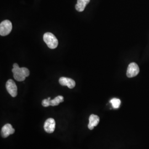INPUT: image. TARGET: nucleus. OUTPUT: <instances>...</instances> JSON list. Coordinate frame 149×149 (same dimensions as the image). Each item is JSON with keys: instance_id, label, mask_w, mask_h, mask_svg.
Segmentation results:
<instances>
[{"instance_id": "1", "label": "nucleus", "mask_w": 149, "mask_h": 149, "mask_svg": "<svg viewBox=\"0 0 149 149\" xmlns=\"http://www.w3.org/2000/svg\"><path fill=\"white\" fill-rule=\"evenodd\" d=\"M12 71L13 77L17 81H23L29 75V70L26 68H19L17 64H13Z\"/></svg>"}, {"instance_id": "2", "label": "nucleus", "mask_w": 149, "mask_h": 149, "mask_svg": "<svg viewBox=\"0 0 149 149\" xmlns=\"http://www.w3.org/2000/svg\"><path fill=\"white\" fill-rule=\"evenodd\" d=\"M43 40L48 47L52 49L57 48L58 45V40L52 33H45L43 36Z\"/></svg>"}, {"instance_id": "3", "label": "nucleus", "mask_w": 149, "mask_h": 149, "mask_svg": "<svg viewBox=\"0 0 149 149\" xmlns=\"http://www.w3.org/2000/svg\"><path fill=\"white\" fill-rule=\"evenodd\" d=\"M12 29V24L9 20H5L0 24V35L6 36L8 35Z\"/></svg>"}, {"instance_id": "4", "label": "nucleus", "mask_w": 149, "mask_h": 149, "mask_svg": "<svg viewBox=\"0 0 149 149\" xmlns=\"http://www.w3.org/2000/svg\"><path fill=\"white\" fill-rule=\"evenodd\" d=\"M6 87L8 92L13 97H15L17 95V87L13 80H8L6 84Z\"/></svg>"}, {"instance_id": "5", "label": "nucleus", "mask_w": 149, "mask_h": 149, "mask_svg": "<svg viewBox=\"0 0 149 149\" xmlns=\"http://www.w3.org/2000/svg\"><path fill=\"white\" fill-rule=\"evenodd\" d=\"M140 69L138 65L135 63H132L129 65L127 71V76L128 77L131 78L137 76L139 73Z\"/></svg>"}, {"instance_id": "6", "label": "nucleus", "mask_w": 149, "mask_h": 149, "mask_svg": "<svg viewBox=\"0 0 149 149\" xmlns=\"http://www.w3.org/2000/svg\"><path fill=\"white\" fill-rule=\"evenodd\" d=\"M56 126L55 121L53 118H48L45 121L44 125V129L45 131L48 133H53Z\"/></svg>"}, {"instance_id": "7", "label": "nucleus", "mask_w": 149, "mask_h": 149, "mask_svg": "<svg viewBox=\"0 0 149 149\" xmlns=\"http://www.w3.org/2000/svg\"><path fill=\"white\" fill-rule=\"evenodd\" d=\"M15 130L13 128L10 124H6L1 129V136L2 138H7L10 135L15 133Z\"/></svg>"}, {"instance_id": "8", "label": "nucleus", "mask_w": 149, "mask_h": 149, "mask_svg": "<svg viewBox=\"0 0 149 149\" xmlns=\"http://www.w3.org/2000/svg\"><path fill=\"white\" fill-rule=\"evenodd\" d=\"M59 84L63 86H66L70 89L74 88V86L76 85V83L74 80L68 77H61L59 79Z\"/></svg>"}, {"instance_id": "9", "label": "nucleus", "mask_w": 149, "mask_h": 149, "mask_svg": "<svg viewBox=\"0 0 149 149\" xmlns=\"http://www.w3.org/2000/svg\"><path fill=\"white\" fill-rule=\"evenodd\" d=\"M100 122V118L95 114H91L89 118V124L88 128L90 130H93Z\"/></svg>"}, {"instance_id": "10", "label": "nucleus", "mask_w": 149, "mask_h": 149, "mask_svg": "<svg viewBox=\"0 0 149 149\" xmlns=\"http://www.w3.org/2000/svg\"><path fill=\"white\" fill-rule=\"evenodd\" d=\"M90 2V0H77L75 6L76 10L79 12H83L86 5Z\"/></svg>"}, {"instance_id": "11", "label": "nucleus", "mask_w": 149, "mask_h": 149, "mask_svg": "<svg viewBox=\"0 0 149 149\" xmlns=\"http://www.w3.org/2000/svg\"><path fill=\"white\" fill-rule=\"evenodd\" d=\"M64 97L62 96H57L53 100H50V105L51 106H56L63 102H64Z\"/></svg>"}, {"instance_id": "12", "label": "nucleus", "mask_w": 149, "mask_h": 149, "mask_svg": "<svg viewBox=\"0 0 149 149\" xmlns=\"http://www.w3.org/2000/svg\"><path fill=\"white\" fill-rule=\"evenodd\" d=\"M110 102L112 103V107L114 109H118L120 107L121 104L120 100L118 98H116L112 99Z\"/></svg>"}, {"instance_id": "13", "label": "nucleus", "mask_w": 149, "mask_h": 149, "mask_svg": "<svg viewBox=\"0 0 149 149\" xmlns=\"http://www.w3.org/2000/svg\"><path fill=\"white\" fill-rule=\"evenodd\" d=\"M50 97H49L48 99H44L42 102V106L43 107H47L50 106Z\"/></svg>"}]
</instances>
